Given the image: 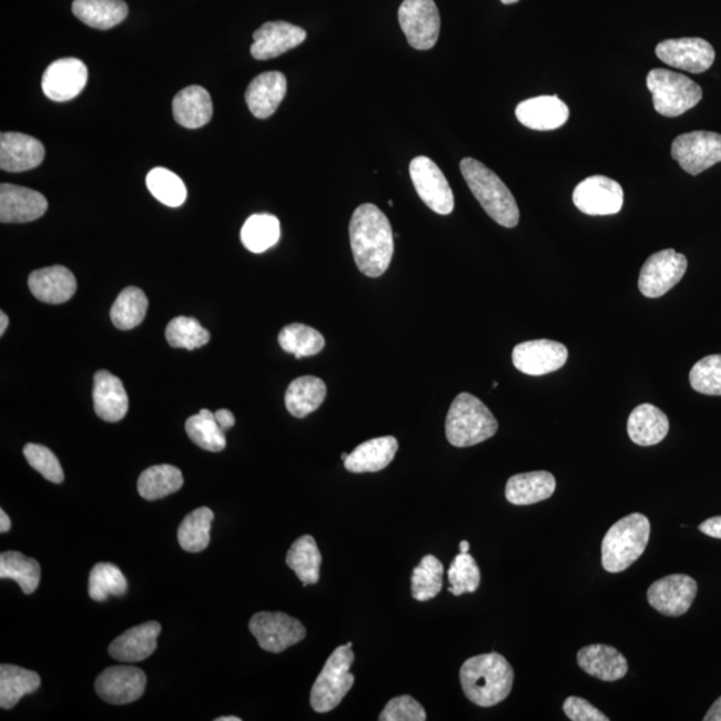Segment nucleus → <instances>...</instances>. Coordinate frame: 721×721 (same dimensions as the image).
<instances>
[{
    "instance_id": "obj_1",
    "label": "nucleus",
    "mask_w": 721,
    "mask_h": 721,
    "mask_svg": "<svg viewBox=\"0 0 721 721\" xmlns=\"http://www.w3.org/2000/svg\"><path fill=\"white\" fill-rule=\"evenodd\" d=\"M349 234L358 271L366 277H382L395 253V235L388 216L377 206L365 203L353 213Z\"/></svg>"
},
{
    "instance_id": "obj_2",
    "label": "nucleus",
    "mask_w": 721,
    "mask_h": 721,
    "mask_svg": "<svg viewBox=\"0 0 721 721\" xmlns=\"http://www.w3.org/2000/svg\"><path fill=\"white\" fill-rule=\"evenodd\" d=\"M460 680L465 697L471 703L494 707L509 697L514 687L515 672L507 659L491 652L465 661Z\"/></svg>"
},
{
    "instance_id": "obj_3",
    "label": "nucleus",
    "mask_w": 721,
    "mask_h": 721,
    "mask_svg": "<svg viewBox=\"0 0 721 721\" xmlns=\"http://www.w3.org/2000/svg\"><path fill=\"white\" fill-rule=\"evenodd\" d=\"M460 169L470 192L490 219L504 227H516L520 221V210L500 176L474 159L463 160Z\"/></svg>"
},
{
    "instance_id": "obj_4",
    "label": "nucleus",
    "mask_w": 721,
    "mask_h": 721,
    "mask_svg": "<svg viewBox=\"0 0 721 721\" xmlns=\"http://www.w3.org/2000/svg\"><path fill=\"white\" fill-rule=\"evenodd\" d=\"M651 522L641 514H632L613 524L601 546L602 567L609 573L628 569L646 552Z\"/></svg>"
},
{
    "instance_id": "obj_5",
    "label": "nucleus",
    "mask_w": 721,
    "mask_h": 721,
    "mask_svg": "<svg viewBox=\"0 0 721 721\" xmlns=\"http://www.w3.org/2000/svg\"><path fill=\"white\" fill-rule=\"evenodd\" d=\"M497 430V419L477 397L469 393H460L451 403L445 431L454 447H475L489 440Z\"/></svg>"
},
{
    "instance_id": "obj_6",
    "label": "nucleus",
    "mask_w": 721,
    "mask_h": 721,
    "mask_svg": "<svg viewBox=\"0 0 721 721\" xmlns=\"http://www.w3.org/2000/svg\"><path fill=\"white\" fill-rule=\"evenodd\" d=\"M647 87L652 93L654 110L670 118L683 115L703 98V90L697 82L666 69L649 71Z\"/></svg>"
},
{
    "instance_id": "obj_7",
    "label": "nucleus",
    "mask_w": 721,
    "mask_h": 721,
    "mask_svg": "<svg viewBox=\"0 0 721 721\" xmlns=\"http://www.w3.org/2000/svg\"><path fill=\"white\" fill-rule=\"evenodd\" d=\"M352 642L334 649L313 684L311 704L314 711L326 713L336 708L352 690L354 677L351 667L354 661Z\"/></svg>"
},
{
    "instance_id": "obj_8",
    "label": "nucleus",
    "mask_w": 721,
    "mask_h": 721,
    "mask_svg": "<svg viewBox=\"0 0 721 721\" xmlns=\"http://www.w3.org/2000/svg\"><path fill=\"white\" fill-rule=\"evenodd\" d=\"M398 21L413 49L425 51L435 48L441 28L435 0H404L399 6Z\"/></svg>"
},
{
    "instance_id": "obj_9",
    "label": "nucleus",
    "mask_w": 721,
    "mask_h": 721,
    "mask_svg": "<svg viewBox=\"0 0 721 721\" xmlns=\"http://www.w3.org/2000/svg\"><path fill=\"white\" fill-rule=\"evenodd\" d=\"M688 261L684 254L673 248L654 253L646 261L639 275V288L642 296L659 298L677 286L687 272Z\"/></svg>"
},
{
    "instance_id": "obj_10",
    "label": "nucleus",
    "mask_w": 721,
    "mask_h": 721,
    "mask_svg": "<svg viewBox=\"0 0 721 721\" xmlns=\"http://www.w3.org/2000/svg\"><path fill=\"white\" fill-rule=\"evenodd\" d=\"M671 154L684 172L699 175L721 162V135L711 131L681 134L673 141Z\"/></svg>"
},
{
    "instance_id": "obj_11",
    "label": "nucleus",
    "mask_w": 721,
    "mask_h": 721,
    "mask_svg": "<svg viewBox=\"0 0 721 721\" xmlns=\"http://www.w3.org/2000/svg\"><path fill=\"white\" fill-rule=\"evenodd\" d=\"M248 628L266 652L280 653L306 638V629L297 619L282 612L255 613Z\"/></svg>"
},
{
    "instance_id": "obj_12",
    "label": "nucleus",
    "mask_w": 721,
    "mask_h": 721,
    "mask_svg": "<svg viewBox=\"0 0 721 721\" xmlns=\"http://www.w3.org/2000/svg\"><path fill=\"white\" fill-rule=\"evenodd\" d=\"M413 185L426 206L440 215H448L455 209V195L441 169L428 156H417L410 162Z\"/></svg>"
},
{
    "instance_id": "obj_13",
    "label": "nucleus",
    "mask_w": 721,
    "mask_h": 721,
    "mask_svg": "<svg viewBox=\"0 0 721 721\" xmlns=\"http://www.w3.org/2000/svg\"><path fill=\"white\" fill-rule=\"evenodd\" d=\"M698 595V582L687 575H670L648 589V602L658 612L679 618L688 612Z\"/></svg>"
},
{
    "instance_id": "obj_14",
    "label": "nucleus",
    "mask_w": 721,
    "mask_h": 721,
    "mask_svg": "<svg viewBox=\"0 0 721 721\" xmlns=\"http://www.w3.org/2000/svg\"><path fill=\"white\" fill-rule=\"evenodd\" d=\"M624 202V192L618 182L608 176L593 175L579 183L573 192V203L587 215L618 214Z\"/></svg>"
},
{
    "instance_id": "obj_15",
    "label": "nucleus",
    "mask_w": 721,
    "mask_h": 721,
    "mask_svg": "<svg viewBox=\"0 0 721 721\" xmlns=\"http://www.w3.org/2000/svg\"><path fill=\"white\" fill-rule=\"evenodd\" d=\"M567 359L566 345L550 339L528 341L517 345L512 354L515 368L528 376L549 375L562 368Z\"/></svg>"
},
{
    "instance_id": "obj_16",
    "label": "nucleus",
    "mask_w": 721,
    "mask_h": 721,
    "mask_svg": "<svg viewBox=\"0 0 721 721\" xmlns=\"http://www.w3.org/2000/svg\"><path fill=\"white\" fill-rule=\"evenodd\" d=\"M89 71L81 59L62 58L45 69L42 90L49 100L68 102L80 95L87 87Z\"/></svg>"
},
{
    "instance_id": "obj_17",
    "label": "nucleus",
    "mask_w": 721,
    "mask_h": 721,
    "mask_svg": "<svg viewBox=\"0 0 721 721\" xmlns=\"http://www.w3.org/2000/svg\"><path fill=\"white\" fill-rule=\"evenodd\" d=\"M146 690V674L131 666L110 667L95 680L98 697L110 704L134 703Z\"/></svg>"
},
{
    "instance_id": "obj_18",
    "label": "nucleus",
    "mask_w": 721,
    "mask_h": 721,
    "mask_svg": "<svg viewBox=\"0 0 721 721\" xmlns=\"http://www.w3.org/2000/svg\"><path fill=\"white\" fill-rule=\"evenodd\" d=\"M657 55L673 69L701 74L714 62V49L701 38L668 39L657 48Z\"/></svg>"
},
{
    "instance_id": "obj_19",
    "label": "nucleus",
    "mask_w": 721,
    "mask_h": 721,
    "mask_svg": "<svg viewBox=\"0 0 721 721\" xmlns=\"http://www.w3.org/2000/svg\"><path fill=\"white\" fill-rule=\"evenodd\" d=\"M49 202L41 193L28 187L3 183L0 186V221L2 224H26L41 219Z\"/></svg>"
},
{
    "instance_id": "obj_20",
    "label": "nucleus",
    "mask_w": 721,
    "mask_h": 721,
    "mask_svg": "<svg viewBox=\"0 0 721 721\" xmlns=\"http://www.w3.org/2000/svg\"><path fill=\"white\" fill-rule=\"evenodd\" d=\"M251 52L257 61L277 58L305 42L306 31L287 22H267L254 32Z\"/></svg>"
},
{
    "instance_id": "obj_21",
    "label": "nucleus",
    "mask_w": 721,
    "mask_h": 721,
    "mask_svg": "<svg viewBox=\"0 0 721 721\" xmlns=\"http://www.w3.org/2000/svg\"><path fill=\"white\" fill-rule=\"evenodd\" d=\"M44 148L37 138L22 133L0 135V169L9 173L28 172L41 165Z\"/></svg>"
},
{
    "instance_id": "obj_22",
    "label": "nucleus",
    "mask_w": 721,
    "mask_h": 721,
    "mask_svg": "<svg viewBox=\"0 0 721 721\" xmlns=\"http://www.w3.org/2000/svg\"><path fill=\"white\" fill-rule=\"evenodd\" d=\"M161 631L162 627L156 621L131 628L111 642L110 657L123 663H140L146 660L155 652Z\"/></svg>"
},
{
    "instance_id": "obj_23",
    "label": "nucleus",
    "mask_w": 721,
    "mask_h": 721,
    "mask_svg": "<svg viewBox=\"0 0 721 721\" xmlns=\"http://www.w3.org/2000/svg\"><path fill=\"white\" fill-rule=\"evenodd\" d=\"M516 116L528 129L550 131L566 124L569 109L557 95L536 97L521 102L516 108Z\"/></svg>"
},
{
    "instance_id": "obj_24",
    "label": "nucleus",
    "mask_w": 721,
    "mask_h": 721,
    "mask_svg": "<svg viewBox=\"0 0 721 721\" xmlns=\"http://www.w3.org/2000/svg\"><path fill=\"white\" fill-rule=\"evenodd\" d=\"M29 287L37 299L58 305L68 303L77 292V280L68 267L57 265L39 268L29 277Z\"/></svg>"
},
{
    "instance_id": "obj_25",
    "label": "nucleus",
    "mask_w": 721,
    "mask_h": 721,
    "mask_svg": "<svg viewBox=\"0 0 721 721\" xmlns=\"http://www.w3.org/2000/svg\"><path fill=\"white\" fill-rule=\"evenodd\" d=\"M286 78L280 71L264 72L248 84L245 100L248 110L260 120H266L277 111L286 95Z\"/></svg>"
},
{
    "instance_id": "obj_26",
    "label": "nucleus",
    "mask_w": 721,
    "mask_h": 721,
    "mask_svg": "<svg viewBox=\"0 0 721 721\" xmlns=\"http://www.w3.org/2000/svg\"><path fill=\"white\" fill-rule=\"evenodd\" d=\"M577 664L589 677L601 681L621 680L628 672V661L618 649L611 646L592 644L580 649L577 653Z\"/></svg>"
},
{
    "instance_id": "obj_27",
    "label": "nucleus",
    "mask_w": 721,
    "mask_h": 721,
    "mask_svg": "<svg viewBox=\"0 0 721 721\" xmlns=\"http://www.w3.org/2000/svg\"><path fill=\"white\" fill-rule=\"evenodd\" d=\"M94 409L97 416L106 423L121 422L129 410V397L120 378L108 370H100L94 377Z\"/></svg>"
},
{
    "instance_id": "obj_28",
    "label": "nucleus",
    "mask_w": 721,
    "mask_h": 721,
    "mask_svg": "<svg viewBox=\"0 0 721 721\" xmlns=\"http://www.w3.org/2000/svg\"><path fill=\"white\" fill-rule=\"evenodd\" d=\"M398 441L393 436L373 438L358 445L344 461L352 474H375L395 460Z\"/></svg>"
},
{
    "instance_id": "obj_29",
    "label": "nucleus",
    "mask_w": 721,
    "mask_h": 721,
    "mask_svg": "<svg viewBox=\"0 0 721 721\" xmlns=\"http://www.w3.org/2000/svg\"><path fill=\"white\" fill-rule=\"evenodd\" d=\"M629 438L640 447H653L664 440L670 422L664 412L651 404L639 405L628 418Z\"/></svg>"
},
{
    "instance_id": "obj_30",
    "label": "nucleus",
    "mask_w": 721,
    "mask_h": 721,
    "mask_svg": "<svg viewBox=\"0 0 721 721\" xmlns=\"http://www.w3.org/2000/svg\"><path fill=\"white\" fill-rule=\"evenodd\" d=\"M556 490V478L546 470L529 471L509 478L505 497L514 505H534L548 500Z\"/></svg>"
},
{
    "instance_id": "obj_31",
    "label": "nucleus",
    "mask_w": 721,
    "mask_h": 721,
    "mask_svg": "<svg viewBox=\"0 0 721 721\" xmlns=\"http://www.w3.org/2000/svg\"><path fill=\"white\" fill-rule=\"evenodd\" d=\"M173 114L176 123L186 129L205 126L213 116V102L209 91L189 87L174 97Z\"/></svg>"
},
{
    "instance_id": "obj_32",
    "label": "nucleus",
    "mask_w": 721,
    "mask_h": 721,
    "mask_svg": "<svg viewBox=\"0 0 721 721\" xmlns=\"http://www.w3.org/2000/svg\"><path fill=\"white\" fill-rule=\"evenodd\" d=\"M72 12L89 28L109 30L126 19L129 9L123 0H74Z\"/></svg>"
},
{
    "instance_id": "obj_33",
    "label": "nucleus",
    "mask_w": 721,
    "mask_h": 721,
    "mask_svg": "<svg viewBox=\"0 0 721 721\" xmlns=\"http://www.w3.org/2000/svg\"><path fill=\"white\" fill-rule=\"evenodd\" d=\"M326 392V385L321 378L305 376L294 379L286 390V408L294 417L309 416L323 405Z\"/></svg>"
},
{
    "instance_id": "obj_34",
    "label": "nucleus",
    "mask_w": 721,
    "mask_h": 721,
    "mask_svg": "<svg viewBox=\"0 0 721 721\" xmlns=\"http://www.w3.org/2000/svg\"><path fill=\"white\" fill-rule=\"evenodd\" d=\"M41 687V678L34 671L22 667L0 666V707L11 710L26 694L34 693Z\"/></svg>"
},
{
    "instance_id": "obj_35",
    "label": "nucleus",
    "mask_w": 721,
    "mask_h": 721,
    "mask_svg": "<svg viewBox=\"0 0 721 721\" xmlns=\"http://www.w3.org/2000/svg\"><path fill=\"white\" fill-rule=\"evenodd\" d=\"M321 562H323V556H321L316 540L309 535L294 541L286 555L287 567L296 572L304 587L317 585Z\"/></svg>"
},
{
    "instance_id": "obj_36",
    "label": "nucleus",
    "mask_w": 721,
    "mask_h": 721,
    "mask_svg": "<svg viewBox=\"0 0 721 721\" xmlns=\"http://www.w3.org/2000/svg\"><path fill=\"white\" fill-rule=\"evenodd\" d=\"M182 471L167 464L154 465L138 478V491L148 501L161 500L173 495L182 488Z\"/></svg>"
},
{
    "instance_id": "obj_37",
    "label": "nucleus",
    "mask_w": 721,
    "mask_h": 721,
    "mask_svg": "<svg viewBox=\"0 0 721 721\" xmlns=\"http://www.w3.org/2000/svg\"><path fill=\"white\" fill-rule=\"evenodd\" d=\"M281 237V226L277 216L272 214H254L248 216L242 226L241 241L248 252L260 254L277 245Z\"/></svg>"
},
{
    "instance_id": "obj_38",
    "label": "nucleus",
    "mask_w": 721,
    "mask_h": 721,
    "mask_svg": "<svg viewBox=\"0 0 721 721\" xmlns=\"http://www.w3.org/2000/svg\"><path fill=\"white\" fill-rule=\"evenodd\" d=\"M0 579L17 581L24 595H31L41 582V566L31 557L9 550L0 555Z\"/></svg>"
},
{
    "instance_id": "obj_39",
    "label": "nucleus",
    "mask_w": 721,
    "mask_h": 721,
    "mask_svg": "<svg viewBox=\"0 0 721 721\" xmlns=\"http://www.w3.org/2000/svg\"><path fill=\"white\" fill-rule=\"evenodd\" d=\"M149 301L141 288L130 286L124 288L118 296L110 317L113 324L121 331L134 329L143 323L146 317Z\"/></svg>"
},
{
    "instance_id": "obj_40",
    "label": "nucleus",
    "mask_w": 721,
    "mask_h": 721,
    "mask_svg": "<svg viewBox=\"0 0 721 721\" xmlns=\"http://www.w3.org/2000/svg\"><path fill=\"white\" fill-rule=\"evenodd\" d=\"M213 520V510L206 507L189 514L179 528L181 548L190 554H200L205 550L210 544V529H212Z\"/></svg>"
},
{
    "instance_id": "obj_41",
    "label": "nucleus",
    "mask_w": 721,
    "mask_h": 721,
    "mask_svg": "<svg viewBox=\"0 0 721 721\" xmlns=\"http://www.w3.org/2000/svg\"><path fill=\"white\" fill-rule=\"evenodd\" d=\"M278 343L286 353L294 354V357L316 356L325 347L323 334L303 324L285 326L278 336Z\"/></svg>"
},
{
    "instance_id": "obj_42",
    "label": "nucleus",
    "mask_w": 721,
    "mask_h": 721,
    "mask_svg": "<svg viewBox=\"0 0 721 721\" xmlns=\"http://www.w3.org/2000/svg\"><path fill=\"white\" fill-rule=\"evenodd\" d=\"M185 428L190 440L203 450L222 451L226 448L225 430L209 409H202L199 415L190 417Z\"/></svg>"
},
{
    "instance_id": "obj_43",
    "label": "nucleus",
    "mask_w": 721,
    "mask_h": 721,
    "mask_svg": "<svg viewBox=\"0 0 721 721\" xmlns=\"http://www.w3.org/2000/svg\"><path fill=\"white\" fill-rule=\"evenodd\" d=\"M128 580L120 567L110 562H100L91 569L89 595L94 601H106L110 596L121 598L128 592Z\"/></svg>"
},
{
    "instance_id": "obj_44",
    "label": "nucleus",
    "mask_w": 721,
    "mask_h": 721,
    "mask_svg": "<svg viewBox=\"0 0 721 721\" xmlns=\"http://www.w3.org/2000/svg\"><path fill=\"white\" fill-rule=\"evenodd\" d=\"M444 566L437 557L425 556L412 573V596L417 601L435 599L443 589Z\"/></svg>"
},
{
    "instance_id": "obj_45",
    "label": "nucleus",
    "mask_w": 721,
    "mask_h": 721,
    "mask_svg": "<svg viewBox=\"0 0 721 721\" xmlns=\"http://www.w3.org/2000/svg\"><path fill=\"white\" fill-rule=\"evenodd\" d=\"M149 192L169 207H180L185 203L187 189L179 175L167 169L155 167L148 174Z\"/></svg>"
},
{
    "instance_id": "obj_46",
    "label": "nucleus",
    "mask_w": 721,
    "mask_h": 721,
    "mask_svg": "<svg viewBox=\"0 0 721 721\" xmlns=\"http://www.w3.org/2000/svg\"><path fill=\"white\" fill-rule=\"evenodd\" d=\"M166 339L176 349L195 351L205 346L210 333L192 317H176L166 327Z\"/></svg>"
},
{
    "instance_id": "obj_47",
    "label": "nucleus",
    "mask_w": 721,
    "mask_h": 721,
    "mask_svg": "<svg viewBox=\"0 0 721 721\" xmlns=\"http://www.w3.org/2000/svg\"><path fill=\"white\" fill-rule=\"evenodd\" d=\"M448 591L455 596L476 592L480 587L481 573L474 556L469 552L456 556L448 570Z\"/></svg>"
},
{
    "instance_id": "obj_48",
    "label": "nucleus",
    "mask_w": 721,
    "mask_h": 721,
    "mask_svg": "<svg viewBox=\"0 0 721 721\" xmlns=\"http://www.w3.org/2000/svg\"><path fill=\"white\" fill-rule=\"evenodd\" d=\"M692 389L705 396H721V354L698 360L690 373Z\"/></svg>"
},
{
    "instance_id": "obj_49",
    "label": "nucleus",
    "mask_w": 721,
    "mask_h": 721,
    "mask_svg": "<svg viewBox=\"0 0 721 721\" xmlns=\"http://www.w3.org/2000/svg\"><path fill=\"white\" fill-rule=\"evenodd\" d=\"M26 460L41 474L45 480L61 484L64 480L63 469L58 457L43 445L28 444L23 449Z\"/></svg>"
},
{
    "instance_id": "obj_50",
    "label": "nucleus",
    "mask_w": 721,
    "mask_h": 721,
    "mask_svg": "<svg viewBox=\"0 0 721 721\" xmlns=\"http://www.w3.org/2000/svg\"><path fill=\"white\" fill-rule=\"evenodd\" d=\"M382 721H425L426 712L424 707L409 694H403L392 699L379 714Z\"/></svg>"
},
{
    "instance_id": "obj_51",
    "label": "nucleus",
    "mask_w": 721,
    "mask_h": 721,
    "mask_svg": "<svg viewBox=\"0 0 721 721\" xmlns=\"http://www.w3.org/2000/svg\"><path fill=\"white\" fill-rule=\"evenodd\" d=\"M562 710L572 721H609V718L605 713L581 698H568L563 701Z\"/></svg>"
},
{
    "instance_id": "obj_52",
    "label": "nucleus",
    "mask_w": 721,
    "mask_h": 721,
    "mask_svg": "<svg viewBox=\"0 0 721 721\" xmlns=\"http://www.w3.org/2000/svg\"><path fill=\"white\" fill-rule=\"evenodd\" d=\"M699 530L701 534L713 537V539H721V516L701 522Z\"/></svg>"
},
{
    "instance_id": "obj_53",
    "label": "nucleus",
    "mask_w": 721,
    "mask_h": 721,
    "mask_svg": "<svg viewBox=\"0 0 721 721\" xmlns=\"http://www.w3.org/2000/svg\"><path fill=\"white\" fill-rule=\"evenodd\" d=\"M216 422L221 425V428L225 431L233 428L235 424L234 415L231 410L220 409L214 413Z\"/></svg>"
},
{
    "instance_id": "obj_54",
    "label": "nucleus",
    "mask_w": 721,
    "mask_h": 721,
    "mask_svg": "<svg viewBox=\"0 0 721 721\" xmlns=\"http://www.w3.org/2000/svg\"><path fill=\"white\" fill-rule=\"evenodd\" d=\"M704 721H721V697L714 701L710 711L707 712Z\"/></svg>"
},
{
    "instance_id": "obj_55",
    "label": "nucleus",
    "mask_w": 721,
    "mask_h": 721,
    "mask_svg": "<svg viewBox=\"0 0 721 721\" xmlns=\"http://www.w3.org/2000/svg\"><path fill=\"white\" fill-rule=\"evenodd\" d=\"M11 529V520L3 509H0V532L8 534Z\"/></svg>"
},
{
    "instance_id": "obj_56",
    "label": "nucleus",
    "mask_w": 721,
    "mask_h": 721,
    "mask_svg": "<svg viewBox=\"0 0 721 721\" xmlns=\"http://www.w3.org/2000/svg\"><path fill=\"white\" fill-rule=\"evenodd\" d=\"M9 326V317L4 312H0V336H3Z\"/></svg>"
},
{
    "instance_id": "obj_57",
    "label": "nucleus",
    "mask_w": 721,
    "mask_h": 721,
    "mask_svg": "<svg viewBox=\"0 0 721 721\" xmlns=\"http://www.w3.org/2000/svg\"><path fill=\"white\" fill-rule=\"evenodd\" d=\"M469 542L468 541H461L460 542V552L461 554H468L469 552Z\"/></svg>"
},
{
    "instance_id": "obj_58",
    "label": "nucleus",
    "mask_w": 721,
    "mask_h": 721,
    "mask_svg": "<svg viewBox=\"0 0 721 721\" xmlns=\"http://www.w3.org/2000/svg\"><path fill=\"white\" fill-rule=\"evenodd\" d=\"M215 721H241V718H237V717H221V718H216Z\"/></svg>"
},
{
    "instance_id": "obj_59",
    "label": "nucleus",
    "mask_w": 721,
    "mask_h": 721,
    "mask_svg": "<svg viewBox=\"0 0 721 721\" xmlns=\"http://www.w3.org/2000/svg\"><path fill=\"white\" fill-rule=\"evenodd\" d=\"M517 2H520V0H501V3L504 4H515Z\"/></svg>"
},
{
    "instance_id": "obj_60",
    "label": "nucleus",
    "mask_w": 721,
    "mask_h": 721,
    "mask_svg": "<svg viewBox=\"0 0 721 721\" xmlns=\"http://www.w3.org/2000/svg\"><path fill=\"white\" fill-rule=\"evenodd\" d=\"M347 456H349V455H347V454H343V455H341V458H343V461L346 460Z\"/></svg>"
},
{
    "instance_id": "obj_61",
    "label": "nucleus",
    "mask_w": 721,
    "mask_h": 721,
    "mask_svg": "<svg viewBox=\"0 0 721 721\" xmlns=\"http://www.w3.org/2000/svg\"><path fill=\"white\" fill-rule=\"evenodd\" d=\"M388 203H389V206L395 205V202H393L392 200Z\"/></svg>"
}]
</instances>
